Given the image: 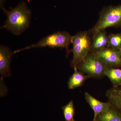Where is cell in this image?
Returning a JSON list of instances; mask_svg holds the SVG:
<instances>
[{
  "label": "cell",
  "instance_id": "d6986e66",
  "mask_svg": "<svg viewBox=\"0 0 121 121\" xmlns=\"http://www.w3.org/2000/svg\"></svg>",
  "mask_w": 121,
  "mask_h": 121
},
{
  "label": "cell",
  "instance_id": "8992f818",
  "mask_svg": "<svg viewBox=\"0 0 121 121\" xmlns=\"http://www.w3.org/2000/svg\"><path fill=\"white\" fill-rule=\"evenodd\" d=\"M92 52L101 60L108 68L121 67V56L118 50L107 47Z\"/></svg>",
  "mask_w": 121,
  "mask_h": 121
},
{
  "label": "cell",
  "instance_id": "30bf717a",
  "mask_svg": "<svg viewBox=\"0 0 121 121\" xmlns=\"http://www.w3.org/2000/svg\"><path fill=\"white\" fill-rule=\"evenodd\" d=\"M108 102L121 113V86L113 87L106 91Z\"/></svg>",
  "mask_w": 121,
  "mask_h": 121
},
{
  "label": "cell",
  "instance_id": "4fadbf2b",
  "mask_svg": "<svg viewBox=\"0 0 121 121\" xmlns=\"http://www.w3.org/2000/svg\"><path fill=\"white\" fill-rule=\"evenodd\" d=\"M106 76L112 84L113 87L121 86V69L107 68L105 72Z\"/></svg>",
  "mask_w": 121,
  "mask_h": 121
},
{
  "label": "cell",
  "instance_id": "ba28073f",
  "mask_svg": "<svg viewBox=\"0 0 121 121\" xmlns=\"http://www.w3.org/2000/svg\"><path fill=\"white\" fill-rule=\"evenodd\" d=\"M84 95L86 101L94 111V117L93 121H95L98 115L111 106L109 102L100 101L87 92H85Z\"/></svg>",
  "mask_w": 121,
  "mask_h": 121
},
{
  "label": "cell",
  "instance_id": "9c48e42d",
  "mask_svg": "<svg viewBox=\"0 0 121 121\" xmlns=\"http://www.w3.org/2000/svg\"><path fill=\"white\" fill-rule=\"evenodd\" d=\"M108 36L105 30L101 31L94 35L91 46V52H94L108 47Z\"/></svg>",
  "mask_w": 121,
  "mask_h": 121
},
{
  "label": "cell",
  "instance_id": "7a4b0ae2",
  "mask_svg": "<svg viewBox=\"0 0 121 121\" xmlns=\"http://www.w3.org/2000/svg\"><path fill=\"white\" fill-rule=\"evenodd\" d=\"M92 41L89 33L87 32H81L72 36L73 48L71 52L73 57L70 66L73 69L90 53Z\"/></svg>",
  "mask_w": 121,
  "mask_h": 121
},
{
  "label": "cell",
  "instance_id": "e0dca14e",
  "mask_svg": "<svg viewBox=\"0 0 121 121\" xmlns=\"http://www.w3.org/2000/svg\"><path fill=\"white\" fill-rule=\"evenodd\" d=\"M118 51H119V52H120V54H121V48H120V49H119V50H118Z\"/></svg>",
  "mask_w": 121,
  "mask_h": 121
},
{
  "label": "cell",
  "instance_id": "5b68a950",
  "mask_svg": "<svg viewBox=\"0 0 121 121\" xmlns=\"http://www.w3.org/2000/svg\"><path fill=\"white\" fill-rule=\"evenodd\" d=\"M77 69L90 78H101L105 76L107 66L93 52H91L78 64Z\"/></svg>",
  "mask_w": 121,
  "mask_h": 121
},
{
  "label": "cell",
  "instance_id": "9a60e30c",
  "mask_svg": "<svg viewBox=\"0 0 121 121\" xmlns=\"http://www.w3.org/2000/svg\"><path fill=\"white\" fill-rule=\"evenodd\" d=\"M108 47L119 50L121 48V33L111 34L108 36Z\"/></svg>",
  "mask_w": 121,
  "mask_h": 121
},
{
  "label": "cell",
  "instance_id": "8fae6325",
  "mask_svg": "<svg viewBox=\"0 0 121 121\" xmlns=\"http://www.w3.org/2000/svg\"><path fill=\"white\" fill-rule=\"evenodd\" d=\"M74 69L73 73L69 78L68 82V88L71 90L82 86L86 79L90 78L78 70L77 68Z\"/></svg>",
  "mask_w": 121,
  "mask_h": 121
},
{
  "label": "cell",
  "instance_id": "5bb4252c",
  "mask_svg": "<svg viewBox=\"0 0 121 121\" xmlns=\"http://www.w3.org/2000/svg\"><path fill=\"white\" fill-rule=\"evenodd\" d=\"M62 109L65 121H73L75 110L73 100L70 101L67 104L63 106Z\"/></svg>",
  "mask_w": 121,
  "mask_h": 121
},
{
  "label": "cell",
  "instance_id": "2e32d148",
  "mask_svg": "<svg viewBox=\"0 0 121 121\" xmlns=\"http://www.w3.org/2000/svg\"><path fill=\"white\" fill-rule=\"evenodd\" d=\"M6 0H0V8L1 9H2L4 7L5 3Z\"/></svg>",
  "mask_w": 121,
  "mask_h": 121
},
{
  "label": "cell",
  "instance_id": "3957f363",
  "mask_svg": "<svg viewBox=\"0 0 121 121\" xmlns=\"http://www.w3.org/2000/svg\"><path fill=\"white\" fill-rule=\"evenodd\" d=\"M72 37V36L66 32H56L43 38L36 43L15 51L13 52L15 54L31 48L48 47L52 48H64L66 50L68 55L71 52L69 47L71 43Z\"/></svg>",
  "mask_w": 121,
  "mask_h": 121
},
{
  "label": "cell",
  "instance_id": "52a82bcc",
  "mask_svg": "<svg viewBox=\"0 0 121 121\" xmlns=\"http://www.w3.org/2000/svg\"><path fill=\"white\" fill-rule=\"evenodd\" d=\"M14 52L7 46L0 47V74L1 78H7L11 75L10 64Z\"/></svg>",
  "mask_w": 121,
  "mask_h": 121
},
{
  "label": "cell",
  "instance_id": "7c38bea8",
  "mask_svg": "<svg viewBox=\"0 0 121 121\" xmlns=\"http://www.w3.org/2000/svg\"><path fill=\"white\" fill-rule=\"evenodd\" d=\"M95 121H121V113L111 104L109 108L98 115Z\"/></svg>",
  "mask_w": 121,
  "mask_h": 121
},
{
  "label": "cell",
  "instance_id": "ac0fdd59",
  "mask_svg": "<svg viewBox=\"0 0 121 121\" xmlns=\"http://www.w3.org/2000/svg\"><path fill=\"white\" fill-rule=\"evenodd\" d=\"M74 121V120L73 121Z\"/></svg>",
  "mask_w": 121,
  "mask_h": 121
},
{
  "label": "cell",
  "instance_id": "6da1fadb",
  "mask_svg": "<svg viewBox=\"0 0 121 121\" xmlns=\"http://www.w3.org/2000/svg\"><path fill=\"white\" fill-rule=\"evenodd\" d=\"M2 10L7 16V19L1 29H5L16 35H21L29 27L31 11L24 2H20L9 10L4 8Z\"/></svg>",
  "mask_w": 121,
  "mask_h": 121
},
{
  "label": "cell",
  "instance_id": "277c9868",
  "mask_svg": "<svg viewBox=\"0 0 121 121\" xmlns=\"http://www.w3.org/2000/svg\"><path fill=\"white\" fill-rule=\"evenodd\" d=\"M121 26V4L107 6L101 11L97 23L91 30L94 35L106 28Z\"/></svg>",
  "mask_w": 121,
  "mask_h": 121
}]
</instances>
